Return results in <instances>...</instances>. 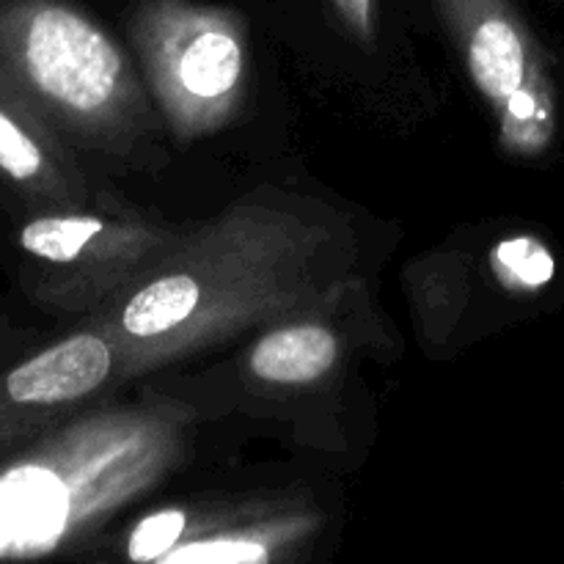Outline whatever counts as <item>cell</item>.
<instances>
[{"label":"cell","instance_id":"12","mask_svg":"<svg viewBox=\"0 0 564 564\" xmlns=\"http://www.w3.org/2000/svg\"><path fill=\"white\" fill-rule=\"evenodd\" d=\"M33 339H36V334H33L31 325H25L22 319L11 317L6 308H0V369L14 364L25 352H31Z\"/></svg>","mask_w":564,"mask_h":564},{"label":"cell","instance_id":"10","mask_svg":"<svg viewBox=\"0 0 564 564\" xmlns=\"http://www.w3.org/2000/svg\"><path fill=\"white\" fill-rule=\"evenodd\" d=\"M490 264H494L496 279L518 295H538L556 275L554 251L534 235L501 240L494 248Z\"/></svg>","mask_w":564,"mask_h":564},{"label":"cell","instance_id":"7","mask_svg":"<svg viewBox=\"0 0 564 564\" xmlns=\"http://www.w3.org/2000/svg\"><path fill=\"white\" fill-rule=\"evenodd\" d=\"M108 389H119L116 347L91 319L33 347L0 369V457L58 427Z\"/></svg>","mask_w":564,"mask_h":564},{"label":"cell","instance_id":"5","mask_svg":"<svg viewBox=\"0 0 564 564\" xmlns=\"http://www.w3.org/2000/svg\"><path fill=\"white\" fill-rule=\"evenodd\" d=\"M132 44L154 105L180 138L209 135L240 110L248 50L240 20L193 0H143Z\"/></svg>","mask_w":564,"mask_h":564},{"label":"cell","instance_id":"2","mask_svg":"<svg viewBox=\"0 0 564 564\" xmlns=\"http://www.w3.org/2000/svg\"><path fill=\"white\" fill-rule=\"evenodd\" d=\"M0 83L77 158L132 160L158 135L132 61L72 0H0Z\"/></svg>","mask_w":564,"mask_h":564},{"label":"cell","instance_id":"1","mask_svg":"<svg viewBox=\"0 0 564 564\" xmlns=\"http://www.w3.org/2000/svg\"><path fill=\"white\" fill-rule=\"evenodd\" d=\"M350 231L325 209L253 196L191 224L127 295L91 314L116 347V383L158 372L248 330L328 314L350 284Z\"/></svg>","mask_w":564,"mask_h":564},{"label":"cell","instance_id":"13","mask_svg":"<svg viewBox=\"0 0 564 564\" xmlns=\"http://www.w3.org/2000/svg\"><path fill=\"white\" fill-rule=\"evenodd\" d=\"M347 31L361 42L375 36V0H334Z\"/></svg>","mask_w":564,"mask_h":564},{"label":"cell","instance_id":"11","mask_svg":"<svg viewBox=\"0 0 564 564\" xmlns=\"http://www.w3.org/2000/svg\"><path fill=\"white\" fill-rule=\"evenodd\" d=\"M268 540L259 532H235V534H220V538L198 540V543H187L185 549L169 551L160 556V562H264L270 560L268 554Z\"/></svg>","mask_w":564,"mask_h":564},{"label":"cell","instance_id":"9","mask_svg":"<svg viewBox=\"0 0 564 564\" xmlns=\"http://www.w3.org/2000/svg\"><path fill=\"white\" fill-rule=\"evenodd\" d=\"M341 341L325 314L284 319L262 330L248 350V372L264 386L303 389L328 378L339 364Z\"/></svg>","mask_w":564,"mask_h":564},{"label":"cell","instance_id":"3","mask_svg":"<svg viewBox=\"0 0 564 564\" xmlns=\"http://www.w3.org/2000/svg\"><path fill=\"white\" fill-rule=\"evenodd\" d=\"M174 435L141 419H66L0 457V560L75 538L171 460Z\"/></svg>","mask_w":564,"mask_h":564},{"label":"cell","instance_id":"4","mask_svg":"<svg viewBox=\"0 0 564 564\" xmlns=\"http://www.w3.org/2000/svg\"><path fill=\"white\" fill-rule=\"evenodd\" d=\"M187 229L119 202L28 215L11 231L17 281L42 312L86 319L147 279Z\"/></svg>","mask_w":564,"mask_h":564},{"label":"cell","instance_id":"6","mask_svg":"<svg viewBox=\"0 0 564 564\" xmlns=\"http://www.w3.org/2000/svg\"><path fill=\"white\" fill-rule=\"evenodd\" d=\"M466 69L516 158H540L560 138L562 97L551 55L512 0H435Z\"/></svg>","mask_w":564,"mask_h":564},{"label":"cell","instance_id":"8","mask_svg":"<svg viewBox=\"0 0 564 564\" xmlns=\"http://www.w3.org/2000/svg\"><path fill=\"white\" fill-rule=\"evenodd\" d=\"M0 198L20 218L113 204L86 174L75 152L0 83Z\"/></svg>","mask_w":564,"mask_h":564}]
</instances>
